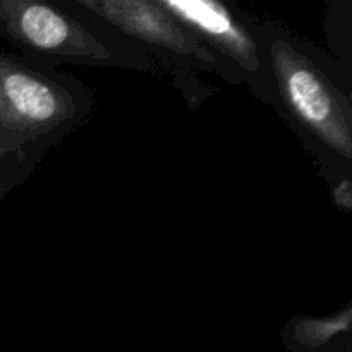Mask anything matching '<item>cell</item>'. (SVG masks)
<instances>
[{
  "mask_svg": "<svg viewBox=\"0 0 352 352\" xmlns=\"http://www.w3.org/2000/svg\"><path fill=\"white\" fill-rule=\"evenodd\" d=\"M93 113L95 93L71 72L0 50V158L26 177Z\"/></svg>",
  "mask_w": 352,
  "mask_h": 352,
  "instance_id": "7a4b0ae2",
  "label": "cell"
},
{
  "mask_svg": "<svg viewBox=\"0 0 352 352\" xmlns=\"http://www.w3.org/2000/svg\"><path fill=\"white\" fill-rule=\"evenodd\" d=\"M292 325V339L302 347L315 349V347L325 346L329 340L337 337L339 333H347L352 323V306H344L340 311L330 316L316 318V316H305V318L294 320Z\"/></svg>",
  "mask_w": 352,
  "mask_h": 352,
  "instance_id": "8992f818",
  "label": "cell"
},
{
  "mask_svg": "<svg viewBox=\"0 0 352 352\" xmlns=\"http://www.w3.org/2000/svg\"><path fill=\"white\" fill-rule=\"evenodd\" d=\"M263 78L256 98L274 107L329 182L351 177L349 78L316 45L274 19L256 23Z\"/></svg>",
  "mask_w": 352,
  "mask_h": 352,
  "instance_id": "6da1fadb",
  "label": "cell"
},
{
  "mask_svg": "<svg viewBox=\"0 0 352 352\" xmlns=\"http://www.w3.org/2000/svg\"><path fill=\"white\" fill-rule=\"evenodd\" d=\"M79 12L107 24L110 30L143 48L164 71V78L182 93L192 110L215 89L199 74L206 72L229 85L244 79L223 58L213 54L158 0H67Z\"/></svg>",
  "mask_w": 352,
  "mask_h": 352,
  "instance_id": "277c9868",
  "label": "cell"
},
{
  "mask_svg": "<svg viewBox=\"0 0 352 352\" xmlns=\"http://www.w3.org/2000/svg\"><path fill=\"white\" fill-rule=\"evenodd\" d=\"M330 196H332L333 205L342 212H352V179L342 177L330 182Z\"/></svg>",
  "mask_w": 352,
  "mask_h": 352,
  "instance_id": "ba28073f",
  "label": "cell"
},
{
  "mask_svg": "<svg viewBox=\"0 0 352 352\" xmlns=\"http://www.w3.org/2000/svg\"><path fill=\"white\" fill-rule=\"evenodd\" d=\"M205 47L232 65L258 95L263 78L256 23L250 16L219 0H158Z\"/></svg>",
  "mask_w": 352,
  "mask_h": 352,
  "instance_id": "5b68a950",
  "label": "cell"
},
{
  "mask_svg": "<svg viewBox=\"0 0 352 352\" xmlns=\"http://www.w3.org/2000/svg\"><path fill=\"white\" fill-rule=\"evenodd\" d=\"M0 36L16 54L48 67L124 69L164 78L143 48L67 0H0Z\"/></svg>",
  "mask_w": 352,
  "mask_h": 352,
  "instance_id": "3957f363",
  "label": "cell"
},
{
  "mask_svg": "<svg viewBox=\"0 0 352 352\" xmlns=\"http://www.w3.org/2000/svg\"><path fill=\"white\" fill-rule=\"evenodd\" d=\"M26 175L16 168L14 165H10L9 162L2 160L0 158V205L6 199V196L12 191L14 188L21 184V182L26 181Z\"/></svg>",
  "mask_w": 352,
  "mask_h": 352,
  "instance_id": "52a82bcc",
  "label": "cell"
}]
</instances>
